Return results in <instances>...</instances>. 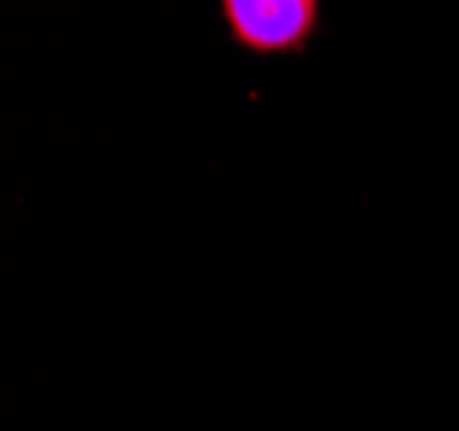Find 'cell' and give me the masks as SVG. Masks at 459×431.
<instances>
[{
    "mask_svg": "<svg viewBox=\"0 0 459 431\" xmlns=\"http://www.w3.org/2000/svg\"><path fill=\"white\" fill-rule=\"evenodd\" d=\"M230 35L257 56L295 52L319 21V0H220Z\"/></svg>",
    "mask_w": 459,
    "mask_h": 431,
    "instance_id": "obj_1",
    "label": "cell"
}]
</instances>
